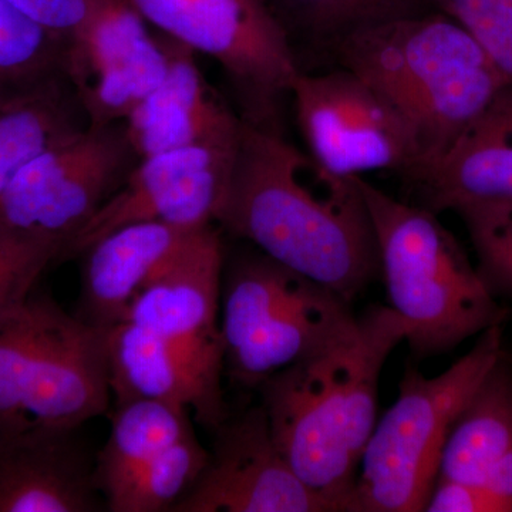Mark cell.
Listing matches in <instances>:
<instances>
[{
	"instance_id": "1",
	"label": "cell",
	"mask_w": 512,
	"mask_h": 512,
	"mask_svg": "<svg viewBox=\"0 0 512 512\" xmlns=\"http://www.w3.org/2000/svg\"><path fill=\"white\" fill-rule=\"evenodd\" d=\"M218 224L279 264L355 301L380 271L359 177H340L242 120Z\"/></svg>"
},
{
	"instance_id": "2",
	"label": "cell",
	"mask_w": 512,
	"mask_h": 512,
	"mask_svg": "<svg viewBox=\"0 0 512 512\" xmlns=\"http://www.w3.org/2000/svg\"><path fill=\"white\" fill-rule=\"evenodd\" d=\"M390 306H370L338 345L275 373L258 387L276 446L303 483L345 512L377 423L384 363L406 342Z\"/></svg>"
},
{
	"instance_id": "3",
	"label": "cell",
	"mask_w": 512,
	"mask_h": 512,
	"mask_svg": "<svg viewBox=\"0 0 512 512\" xmlns=\"http://www.w3.org/2000/svg\"><path fill=\"white\" fill-rule=\"evenodd\" d=\"M332 57L382 94L412 128L421 153L413 173L443 156L512 82L477 40L440 10L356 30Z\"/></svg>"
},
{
	"instance_id": "4",
	"label": "cell",
	"mask_w": 512,
	"mask_h": 512,
	"mask_svg": "<svg viewBox=\"0 0 512 512\" xmlns=\"http://www.w3.org/2000/svg\"><path fill=\"white\" fill-rule=\"evenodd\" d=\"M372 217L390 308L406 322L414 355L450 352L503 323L507 312L434 212L390 197L359 177Z\"/></svg>"
},
{
	"instance_id": "5",
	"label": "cell",
	"mask_w": 512,
	"mask_h": 512,
	"mask_svg": "<svg viewBox=\"0 0 512 512\" xmlns=\"http://www.w3.org/2000/svg\"><path fill=\"white\" fill-rule=\"evenodd\" d=\"M110 402L106 329L33 293L0 313V436L77 431Z\"/></svg>"
},
{
	"instance_id": "6",
	"label": "cell",
	"mask_w": 512,
	"mask_h": 512,
	"mask_svg": "<svg viewBox=\"0 0 512 512\" xmlns=\"http://www.w3.org/2000/svg\"><path fill=\"white\" fill-rule=\"evenodd\" d=\"M352 302L279 264L242 252L222 269L221 328L232 382L258 389L286 367L326 352L356 328Z\"/></svg>"
},
{
	"instance_id": "7",
	"label": "cell",
	"mask_w": 512,
	"mask_h": 512,
	"mask_svg": "<svg viewBox=\"0 0 512 512\" xmlns=\"http://www.w3.org/2000/svg\"><path fill=\"white\" fill-rule=\"evenodd\" d=\"M503 325L485 329L439 376L404 372L396 402L367 443L345 512L424 511L454 421L505 352Z\"/></svg>"
},
{
	"instance_id": "8",
	"label": "cell",
	"mask_w": 512,
	"mask_h": 512,
	"mask_svg": "<svg viewBox=\"0 0 512 512\" xmlns=\"http://www.w3.org/2000/svg\"><path fill=\"white\" fill-rule=\"evenodd\" d=\"M147 23L220 63L245 123L281 134L301 74L291 39L266 0H130Z\"/></svg>"
},
{
	"instance_id": "9",
	"label": "cell",
	"mask_w": 512,
	"mask_h": 512,
	"mask_svg": "<svg viewBox=\"0 0 512 512\" xmlns=\"http://www.w3.org/2000/svg\"><path fill=\"white\" fill-rule=\"evenodd\" d=\"M138 161L124 121L76 131L13 178L0 195V227L53 242L62 254Z\"/></svg>"
},
{
	"instance_id": "10",
	"label": "cell",
	"mask_w": 512,
	"mask_h": 512,
	"mask_svg": "<svg viewBox=\"0 0 512 512\" xmlns=\"http://www.w3.org/2000/svg\"><path fill=\"white\" fill-rule=\"evenodd\" d=\"M291 99L311 156L333 174L362 177L390 170L407 177L419 167L412 128L382 94L345 67L302 70Z\"/></svg>"
},
{
	"instance_id": "11",
	"label": "cell",
	"mask_w": 512,
	"mask_h": 512,
	"mask_svg": "<svg viewBox=\"0 0 512 512\" xmlns=\"http://www.w3.org/2000/svg\"><path fill=\"white\" fill-rule=\"evenodd\" d=\"M173 39H157L130 0H89L82 25L67 40L64 74L89 126L126 121L160 86Z\"/></svg>"
},
{
	"instance_id": "12",
	"label": "cell",
	"mask_w": 512,
	"mask_h": 512,
	"mask_svg": "<svg viewBox=\"0 0 512 512\" xmlns=\"http://www.w3.org/2000/svg\"><path fill=\"white\" fill-rule=\"evenodd\" d=\"M224 247L211 225L197 229L138 295L127 319L156 333L194 373L208 396L228 409L222 390Z\"/></svg>"
},
{
	"instance_id": "13",
	"label": "cell",
	"mask_w": 512,
	"mask_h": 512,
	"mask_svg": "<svg viewBox=\"0 0 512 512\" xmlns=\"http://www.w3.org/2000/svg\"><path fill=\"white\" fill-rule=\"evenodd\" d=\"M235 148L194 147L141 158L124 183L84 224L59 259L83 255L124 225L158 221L202 228L217 220L234 167Z\"/></svg>"
},
{
	"instance_id": "14",
	"label": "cell",
	"mask_w": 512,
	"mask_h": 512,
	"mask_svg": "<svg viewBox=\"0 0 512 512\" xmlns=\"http://www.w3.org/2000/svg\"><path fill=\"white\" fill-rule=\"evenodd\" d=\"M197 483L173 512H333L276 446L264 406L217 427Z\"/></svg>"
},
{
	"instance_id": "15",
	"label": "cell",
	"mask_w": 512,
	"mask_h": 512,
	"mask_svg": "<svg viewBox=\"0 0 512 512\" xmlns=\"http://www.w3.org/2000/svg\"><path fill=\"white\" fill-rule=\"evenodd\" d=\"M434 214L512 200V82L474 117L446 153L406 178Z\"/></svg>"
},
{
	"instance_id": "16",
	"label": "cell",
	"mask_w": 512,
	"mask_h": 512,
	"mask_svg": "<svg viewBox=\"0 0 512 512\" xmlns=\"http://www.w3.org/2000/svg\"><path fill=\"white\" fill-rule=\"evenodd\" d=\"M192 55L173 39L167 76L124 121L140 160L183 148L238 146L241 117L208 84Z\"/></svg>"
},
{
	"instance_id": "17",
	"label": "cell",
	"mask_w": 512,
	"mask_h": 512,
	"mask_svg": "<svg viewBox=\"0 0 512 512\" xmlns=\"http://www.w3.org/2000/svg\"><path fill=\"white\" fill-rule=\"evenodd\" d=\"M76 431L0 436V512H94L100 491L94 461Z\"/></svg>"
},
{
	"instance_id": "18",
	"label": "cell",
	"mask_w": 512,
	"mask_h": 512,
	"mask_svg": "<svg viewBox=\"0 0 512 512\" xmlns=\"http://www.w3.org/2000/svg\"><path fill=\"white\" fill-rule=\"evenodd\" d=\"M197 229L143 221L99 239L83 254L77 316L100 329L126 320L138 295Z\"/></svg>"
},
{
	"instance_id": "19",
	"label": "cell",
	"mask_w": 512,
	"mask_h": 512,
	"mask_svg": "<svg viewBox=\"0 0 512 512\" xmlns=\"http://www.w3.org/2000/svg\"><path fill=\"white\" fill-rule=\"evenodd\" d=\"M106 362L116 407L143 400L177 404L211 430L229 417L170 345L138 323L123 320L106 329Z\"/></svg>"
},
{
	"instance_id": "20",
	"label": "cell",
	"mask_w": 512,
	"mask_h": 512,
	"mask_svg": "<svg viewBox=\"0 0 512 512\" xmlns=\"http://www.w3.org/2000/svg\"><path fill=\"white\" fill-rule=\"evenodd\" d=\"M87 126L64 73L0 90V195L33 158Z\"/></svg>"
},
{
	"instance_id": "21",
	"label": "cell",
	"mask_w": 512,
	"mask_h": 512,
	"mask_svg": "<svg viewBox=\"0 0 512 512\" xmlns=\"http://www.w3.org/2000/svg\"><path fill=\"white\" fill-rule=\"evenodd\" d=\"M511 450L512 359L504 352L454 421L441 453L439 477L481 485Z\"/></svg>"
},
{
	"instance_id": "22",
	"label": "cell",
	"mask_w": 512,
	"mask_h": 512,
	"mask_svg": "<svg viewBox=\"0 0 512 512\" xmlns=\"http://www.w3.org/2000/svg\"><path fill=\"white\" fill-rule=\"evenodd\" d=\"M188 412L153 400L116 407L109 439L94 461V480L106 507L144 468L194 431Z\"/></svg>"
},
{
	"instance_id": "23",
	"label": "cell",
	"mask_w": 512,
	"mask_h": 512,
	"mask_svg": "<svg viewBox=\"0 0 512 512\" xmlns=\"http://www.w3.org/2000/svg\"><path fill=\"white\" fill-rule=\"evenodd\" d=\"M266 3L284 26L295 52L303 46L330 56L356 30L437 10V0H266Z\"/></svg>"
},
{
	"instance_id": "24",
	"label": "cell",
	"mask_w": 512,
	"mask_h": 512,
	"mask_svg": "<svg viewBox=\"0 0 512 512\" xmlns=\"http://www.w3.org/2000/svg\"><path fill=\"white\" fill-rule=\"evenodd\" d=\"M210 451L201 446L195 431L175 443L107 505L111 512L171 511L197 483Z\"/></svg>"
},
{
	"instance_id": "25",
	"label": "cell",
	"mask_w": 512,
	"mask_h": 512,
	"mask_svg": "<svg viewBox=\"0 0 512 512\" xmlns=\"http://www.w3.org/2000/svg\"><path fill=\"white\" fill-rule=\"evenodd\" d=\"M66 40L0 0V90L64 73Z\"/></svg>"
},
{
	"instance_id": "26",
	"label": "cell",
	"mask_w": 512,
	"mask_h": 512,
	"mask_svg": "<svg viewBox=\"0 0 512 512\" xmlns=\"http://www.w3.org/2000/svg\"><path fill=\"white\" fill-rule=\"evenodd\" d=\"M456 212L473 241L484 281L491 291L512 296V200L468 205Z\"/></svg>"
},
{
	"instance_id": "27",
	"label": "cell",
	"mask_w": 512,
	"mask_h": 512,
	"mask_svg": "<svg viewBox=\"0 0 512 512\" xmlns=\"http://www.w3.org/2000/svg\"><path fill=\"white\" fill-rule=\"evenodd\" d=\"M59 256L60 247L53 242L0 227V313L26 301L40 275Z\"/></svg>"
},
{
	"instance_id": "28",
	"label": "cell",
	"mask_w": 512,
	"mask_h": 512,
	"mask_svg": "<svg viewBox=\"0 0 512 512\" xmlns=\"http://www.w3.org/2000/svg\"><path fill=\"white\" fill-rule=\"evenodd\" d=\"M437 10L460 23L512 80V0H437Z\"/></svg>"
},
{
	"instance_id": "29",
	"label": "cell",
	"mask_w": 512,
	"mask_h": 512,
	"mask_svg": "<svg viewBox=\"0 0 512 512\" xmlns=\"http://www.w3.org/2000/svg\"><path fill=\"white\" fill-rule=\"evenodd\" d=\"M427 512H507L494 495L481 485L437 478L429 500Z\"/></svg>"
},
{
	"instance_id": "30",
	"label": "cell",
	"mask_w": 512,
	"mask_h": 512,
	"mask_svg": "<svg viewBox=\"0 0 512 512\" xmlns=\"http://www.w3.org/2000/svg\"><path fill=\"white\" fill-rule=\"evenodd\" d=\"M28 18L53 35L69 40L89 12V0H10Z\"/></svg>"
}]
</instances>
